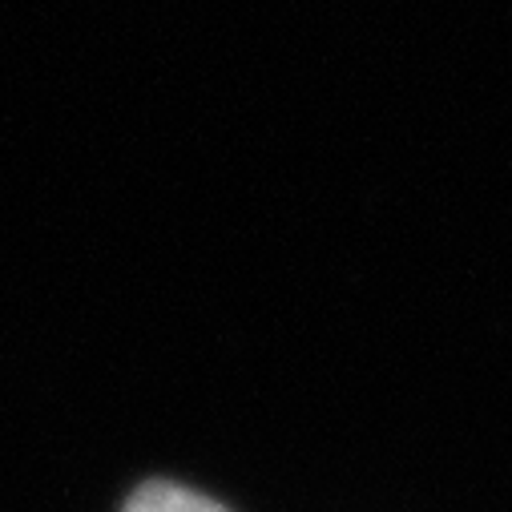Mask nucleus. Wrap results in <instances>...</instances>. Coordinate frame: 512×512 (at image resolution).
I'll use <instances>...</instances> for the list:
<instances>
[{
	"instance_id": "nucleus-1",
	"label": "nucleus",
	"mask_w": 512,
	"mask_h": 512,
	"mask_svg": "<svg viewBox=\"0 0 512 512\" xmlns=\"http://www.w3.org/2000/svg\"><path fill=\"white\" fill-rule=\"evenodd\" d=\"M121 512H226L218 500L186 488V484H170V480H150L142 484Z\"/></svg>"
}]
</instances>
